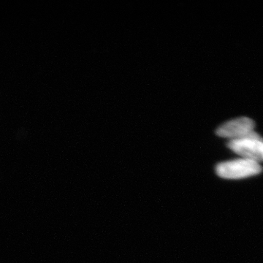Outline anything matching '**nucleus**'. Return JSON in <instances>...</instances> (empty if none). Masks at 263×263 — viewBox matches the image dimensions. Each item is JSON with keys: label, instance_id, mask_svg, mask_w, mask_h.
Masks as SVG:
<instances>
[{"label": "nucleus", "instance_id": "2", "mask_svg": "<svg viewBox=\"0 0 263 263\" xmlns=\"http://www.w3.org/2000/svg\"><path fill=\"white\" fill-rule=\"evenodd\" d=\"M228 147L241 158L259 163L263 161V140L255 131L245 138L230 141Z\"/></svg>", "mask_w": 263, "mask_h": 263}, {"label": "nucleus", "instance_id": "3", "mask_svg": "<svg viewBox=\"0 0 263 263\" xmlns=\"http://www.w3.org/2000/svg\"><path fill=\"white\" fill-rule=\"evenodd\" d=\"M255 123L248 117H239L232 119L221 124L217 128L216 133L221 138L232 140L240 139L252 134L254 131Z\"/></svg>", "mask_w": 263, "mask_h": 263}, {"label": "nucleus", "instance_id": "1", "mask_svg": "<svg viewBox=\"0 0 263 263\" xmlns=\"http://www.w3.org/2000/svg\"><path fill=\"white\" fill-rule=\"evenodd\" d=\"M262 171V166L255 161L238 158L218 164L216 173L224 179L237 180L257 176Z\"/></svg>", "mask_w": 263, "mask_h": 263}]
</instances>
